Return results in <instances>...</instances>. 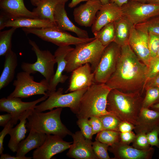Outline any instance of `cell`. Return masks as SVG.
I'll return each instance as SVG.
<instances>
[{
  "mask_svg": "<svg viewBox=\"0 0 159 159\" xmlns=\"http://www.w3.org/2000/svg\"><path fill=\"white\" fill-rule=\"evenodd\" d=\"M148 67L128 44L121 47L115 71L105 83L111 89L142 94L147 81Z\"/></svg>",
  "mask_w": 159,
  "mask_h": 159,
  "instance_id": "cell-1",
  "label": "cell"
},
{
  "mask_svg": "<svg viewBox=\"0 0 159 159\" xmlns=\"http://www.w3.org/2000/svg\"><path fill=\"white\" fill-rule=\"evenodd\" d=\"M143 99L140 93H126L111 89L107 98V111L121 121L135 125L142 108Z\"/></svg>",
  "mask_w": 159,
  "mask_h": 159,
  "instance_id": "cell-2",
  "label": "cell"
},
{
  "mask_svg": "<svg viewBox=\"0 0 159 159\" xmlns=\"http://www.w3.org/2000/svg\"><path fill=\"white\" fill-rule=\"evenodd\" d=\"M111 89L105 83H95L89 87L80 100L76 114L77 118L112 114L106 110L107 97Z\"/></svg>",
  "mask_w": 159,
  "mask_h": 159,
  "instance_id": "cell-3",
  "label": "cell"
},
{
  "mask_svg": "<svg viewBox=\"0 0 159 159\" xmlns=\"http://www.w3.org/2000/svg\"><path fill=\"white\" fill-rule=\"evenodd\" d=\"M34 109L26 124L29 131L32 130L47 135L59 136L62 138L72 133L62 122L60 115L62 107H57L47 112H38Z\"/></svg>",
  "mask_w": 159,
  "mask_h": 159,
  "instance_id": "cell-4",
  "label": "cell"
},
{
  "mask_svg": "<svg viewBox=\"0 0 159 159\" xmlns=\"http://www.w3.org/2000/svg\"><path fill=\"white\" fill-rule=\"evenodd\" d=\"M106 47L96 38L90 42L76 45L66 57L67 64L64 72H71L78 67L89 63L94 72Z\"/></svg>",
  "mask_w": 159,
  "mask_h": 159,
  "instance_id": "cell-5",
  "label": "cell"
},
{
  "mask_svg": "<svg viewBox=\"0 0 159 159\" xmlns=\"http://www.w3.org/2000/svg\"><path fill=\"white\" fill-rule=\"evenodd\" d=\"M87 89L77 90L66 94H63L62 88H59L57 91L47 92L48 97L39 105H36L34 110L41 112L51 110L54 108L67 107L76 114L81 98Z\"/></svg>",
  "mask_w": 159,
  "mask_h": 159,
  "instance_id": "cell-6",
  "label": "cell"
},
{
  "mask_svg": "<svg viewBox=\"0 0 159 159\" xmlns=\"http://www.w3.org/2000/svg\"><path fill=\"white\" fill-rule=\"evenodd\" d=\"M29 42L36 54L37 60L32 63L22 62L21 69L30 74L39 72L49 83L55 73L54 66L56 62L54 55L49 50H41L34 41L29 39Z\"/></svg>",
  "mask_w": 159,
  "mask_h": 159,
  "instance_id": "cell-7",
  "label": "cell"
},
{
  "mask_svg": "<svg viewBox=\"0 0 159 159\" xmlns=\"http://www.w3.org/2000/svg\"><path fill=\"white\" fill-rule=\"evenodd\" d=\"M30 74L24 71L17 73L13 83L14 89L7 97L24 98L37 95H48L47 92L49 90V82L45 79L39 82H35Z\"/></svg>",
  "mask_w": 159,
  "mask_h": 159,
  "instance_id": "cell-8",
  "label": "cell"
},
{
  "mask_svg": "<svg viewBox=\"0 0 159 159\" xmlns=\"http://www.w3.org/2000/svg\"><path fill=\"white\" fill-rule=\"evenodd\" d=\"M26 34H32L43 40L51 42L59 47L75 46L92 41L95 38L83 39L75 37L65 31L59 29L57 26L43 28H22Z\"/></svg>",
  "mask_w": 159,
  "mask_h": 159,
  "instance_id": "cell-9",
  "label": "cell"
},
{
  "mask_svg": "<svg viewBox=\"0 0 159 159\" xmlns=\"http://www.w3.org/2000/svg\"><path fill=\"white\" fill-rule=\"evenodd\" d=\"M121 47L113 42L105 48L94 72V82L105 83L114 72L121 52Z\"/></svg>",
  "mask_w": 159,
  "mask_h": 159,
  "instance_id": "cell-10",
  "label": "cell"
},
{
  "mask_svg": "<svg viewBox=\"0 0 159 159\" xmlns=\"http://www.w3.org/2000/svg\"><path fill=\"white\" fill-rule=\"evenodd\" d=\"M121 8L123 16L135 26L159 15V5L129 0Z\"/></svg>",
  "mask_w": 159,
  "mask_h": 159,
  "instance_id": "cell-11",
  "label": "cell"
},
{
  "mask_svg": "<svg viewBox=\"0 0 159 159\" xmlns=\"http://www.w3.org/2000/svg\"><path fill=\"white\" fill-rule=\"evenodd\" d=\"M48 97V95H44L35 100L30 102H23L21 98L18 97L3 98L0 100V111L10 114L12 115L11 120L15 125L26 110L34 109L37 103L45 100Z\"/></svg>",
  "mask_w": 159,
  "mask_h": 159,
  "instance_id": "cell-12",
  "label": "cell"
},
{
  "mask_svg": "<svg viewBox=\"0 0 159 159\" xmlns=\"http://www.w3.org/2000/svg\"><path fill=\"white\" fill-rule=\"evenodd\" d=\"M128 44L139 59L148 67L151 59L149 47V33L146 30L132 28Z\"/></svg>",
  "mask_w": 159,
  "mask_h": 159,
  "instance_id": "cell-13",
  "label": "cell"
},
{
  "mask_svg": "<svg viewBox=\"0 0 159 159\" xmlns=\"http://www.w3.org/2000/svg\"><path fill=\"white\" fill-rule=\"evenodd\" d=\"M62 138L57 135H47L43 144L33 152V158L49 159L55 155L69 149L72 142L65 141Z\"/></svg>",
  "mask_w": 159,
  "mask_h": 159,
  "instance_id": "cell-14",
  "label": "cell"
},
{
  "mask_svg": "<svg viewBox=\"0 0 159 159\" xmlns=\"http://www.w3.org/2000/svg\"><path fill=\"white\" fill-rule=\"evenodd\" d=\"M72 144L67 154L69 157L76 159H98L93 150L91 140L85 138L80 131L71 135Z\"/></svg>",
  "mask_w": 159,
  "mask_h": 159,
  "instance_id": "cell-15",
  "label": "cell"
},
{
  "mask_svg": "<svg viewBox=\"0 0 159 159\" xmlns=\"http://www.w3.org/2000/svg\"><path fill=\"white\" fill-rule=\"evenodd\" d=\"M108 150L114 155L113 159H151L155 152L152 147L147 150H139L120 141L109 146Z\"/></svg>",
  "mask_w": 159,
  "mask_h": 159,
  "instance_id": "cell-16",
  "label": "cell"
},
{
  "mask_svg": "<svg viewBox=\"0 0 159 159\" xmlns=\"http://www.w3.org/2000/svg\"><path fill=\"white\" fill-rule=\"evenodd\" d=\"M122 16L121 7L115 4L110 2L102 5L91 26L92 32L94 34L98 32L105 26L114 22Z\"/></svg>",
  "mask_w": 159,
  "mask_h": 159,
  "instance_id": "cell-17",
  "label": "cell"
},
{
  "mask_svg": "<svg viewBox=\"0 0 159 159\" xmlns=\"http://www.w3.org/2000/svg\"><path fill=\"white\" fill-rule=\"evenodd\" d=\"M102 5L99 0H89L81 4L74 10L75 21L80 26L91 27Z\"/></svg>",
  "mask_w": 159,
  "mask_h": 159,
  "instance_id": "cell-18",
  "label": "cell"
},
{
  "mask_svg": "<svg viewBox=\"0 0 159 159\" xmlns=\"http://www.w3.org/2000/svg\"><path fill=\"white\" fill-rule=\"evenodd\" d=\"M72 72L69 86L66 92L87 89L95 83V74L89 63L78 67Z\"/></svg>",
  "mask_w": 159,
  "mask_h": 159,
  "instance_id": "cell-19",
  "label": "cell"
},
{
  "mask_svg": "<svg viewBox=\"0 0 159 159\" xmlns=\"http://www.w3.org/2000/svg\"><path fill=\"white\" fill-rule=\"evenodd\" d=\"M73 49L70 46L59 47L55 51L54 55L57 64V67L54 74L49 82V90L47 92L56 90L59 84L64 83L68 78V76L63 74V73L67 64L66 57Z\"/></svg>",
  "mask_w": 159,
  "mask_h": 159,
  "instance_id": "cell-20",
  "label": "cell"
},
{
  "mask_svg": "<svg viewBox=\"0 0 159 159\" xmlns=\"http://www.w3.org/2000/svg\"><path fill=\"white\" fill-rule=\"evenodd\" d=\"M66 3L63 2L58 4L55 8L54 18L57 27L62 31L74 32L79 38H89L86 31L78 27L69 19L65 9Z\"/></svg>",
  "mask_w": 159,
  "mask_h": 159,
  "instance_id": "cell-21",
  "label": "cell"
},
{
  "mask_svg": "<svg viewBox=\"0 0 159 159\" xmlns=\"http://www.w3.org/2000/svg\"><path fill=\"white\" fill-rule=\"evenodd\" d=\"M0 8L10 20L24 17L37 18L32 11L26 7L24 0H0Z\"/></svg>",
  "mask_w": 159,
  "mask_h": 159,
  "instance_id": "cell-22",
  "label": "cell"
},
{
  "mask_svg": "<svg viewBox=\"0 0 159 159\" xmlns=\"http://www.w3.org/2000/svg\"><path fill=\"white\" fill-rule=\"evenodd\" d=\"M159 124V112L148 108L142 107L140 111L134 130L137 134L147 133Z\"/></svg>",
  "mask_w": 159,
  "mask_h": 159,
  "instance_id": "cell-23",
  "label": "cell"
},
{
  "mask_svg": "<svg viewBox=\"0 0 159 159\" xmlns=\"http://www.w3.org/2000/svg\"><path fill=\"white\" fill-rule=\"evenodd\" d=\"M34 109L26 110L20 117L19 123L14 128H12L9 134L10 139L8 144V147L13 152H16L19 143L25 137L27 131L26 128V119Z\"/></svg>",
  "mask_w": 159,
  "mask_h": 159,
  "instance_id": "cell-24",
  "label": "cell"
},
{
  "mask_svg": "<svg viewBox=\"0 0 159 159\" xmlns=\"http://www.w3.org/2000/svg\"><path fill=\"white\" fill-rule=\"evenodd\" d=\"M47 137V134L31 130L27 137L19 144L16 156H24L31 150L42 145Z\"/></svg>",
  "mask_w": 159,
  "mask_h": 159,
  "instance_id": "cell-25",
  "label": "cell"
},
{
  "mask_svg": "<svg viewBox=\"0 0 159 159\" xmlns=\"http://www.w3.org/2000/svg\"><path fill=\"white\" fill-rule=\"evenodd\" d=\"M4 68L0 77V90L8 86L14 79L18 64L17 56L11 50L5 56Z\"/></svg>",
  "mask_w": 159,
  "mask_h": 159,
  "instance_id": "cell-26",
  "label": "cell"
},
{
  "mask_svg": "<svg viewBox=\"0 0 159 159\" xmlns=\"http://www.w3.org/2000/svg\"><path fill=\"white\" fill-rule=\"evenodd\" d=\"M114 24V42L120 47L128 44L131 30L135 25L123 16L115 21Z\"/></svg>",
  "mask_w": 159,
  "mask_h": 159,
  "instance_id": "cell-27",
  "label": "cell"
},
{
  "mask_svg": "<svg viewBox=\"0 0 159 159\" xmlns=\"http://www.w3.org/2000/svg\"><path fill=\"white\" fill-rule=\"evenodd\" d=\"M57 26L56 24L50 21L39 18L22 17L8 21L5 27L43 28Z\"/></svg>",
  "mask_w": 159,
  "mask_h": 159,
  "instance_id": "cell-28",
  "label": "cell"
},
{
  "mask_svg": "<svg viewBox=\"0 0 159 159\" xmlns=\"http://www.w3.org/2000/svg\"><path fill=\"white\" fill-rule=\"evenodd\" d=\"M68 0H41L32 11L37 18L49 20L55 23L54 14L57 5L66 3Z\"/></svg>",
  "mask_w": 159,
  "mask_h": 159,
  "instance_id": "cell-29",
  "label": "cell"
},
{
  "mask_svg": "<svg viewBox=\"0 0 159 159\" xmlns=\"http://www.w3.org/2000/svg\"><path fill=\"white\" fill-rule=\"evenodd\" d=\"M95 38L106 47L114 42L115 32L114 22L110 23L103 27L98 32L93 34Z\"/></svg>",
  "mask_w": 159,
  "mask_h": 159,
  "instance_id": "cell-30",
  "label": "cell"
},
{
  "mask_svg": "<svg viewBox=\"0 0 159 159\" xmlns=\"http://www.w3.org/2000/svg\"><path fill=\"white\" fill-rule=\"evenodd\" d=\"M17 28L11 27L0 32V56H5L11 49L12 35Z\"/></svg>",
  "mask_w": 159,
  "mask_h": 159,
  "instance_id": "cell-31",
  "label": "cell"
},
{
  "mask_svg": "<svg viewBox=\"0 0 159 159\" xmlns=\"http://www.w3.org/2000/svg\"><path fill=\"white\" fill-rule=\"evenodd\" d=\"M95 140L111 146L120 141V132L104 130L97 133Z\"/></svg>",
  "mask_w": 159,
  "mask_h": 159,
  "instance_id": "cell-32",
  "label": "cell"
},
{
  "mask_svg": "<svg viewBox=\"0 0 159 159\" xmlns=\"http://www.w3.org/2000/svg\"><path fill=\"white\" fill-rule=\"evenodd\" d=\"M145 96L143 99L142 107L148 108L159 102V87H151L147 88Z\"/></svg>",
  "mask_w": 159,
  "mask_h": 159,
  "instance_id": "cell-33",
  "label": "cell"
},
{
  "mask_svg": "<svg viewBox=\"0 0 159 159\" xmlns=\"http://www.w3.org/2000/svg\"><path fill=\"white\" fill-rule=\"evenodd\" d=\"M104 130L118 131L119 125L122 121L113 114L102 115L98 116Z\"/></svg>",
  "mask_w": 159,
  "mask_h": 159,
  "instance_id": "cell-34",
  "label": "cell"
},
{
  "mask_svg": "<svg viewBox=\"0 0 159 159\" xmlns=\"http://www.w3.org/2000/svg\"><path fill=\"white\" fill-rule=\"evenodd\" d=\"M135 27L141 28L159 35V16H155L142 23L135 25Z\"/></svg>",
  "mask_w": 159,
  "mask_h": 159,
  "instance_id": "cell-35",
  "label": "cell"
},
{
  "mask_svg": "<svg viewBox=\"0 0 159 159\" xmlns=\"http://www.w3.org/2000/svg\"><path fill=\"white\" fill-rule=\"evenodd\" d=\"M109 146L97 140L92 144L93 150L98 159H112L110 157L107 152Z\"/></svg>",
  "mask_w": 159,
  "mask_h": 159,
  "instance_id": "cell-36",
  "label": "cell"
},
{
  "mask_svg": "<svg viewBox=\"0 0 159 159\" xmlns=\"http://www.w3.org/2000/svg\"><path fill=\"white\" fill-rule=\"evenodd\" d=\"M132 143V146L139 150H147L151 147L148 143L146 133H140L136 134L135 137Z\"/></svg>",
  "mask_w": 159,
  "mask_h": 159,
  "instance_id": "cell-37",
  "label": "cell"
},
{
  "mask_svg": "<svg viewBox=\"0 0 159 159\" xmlns=\"http://www.w3.org/2000/svg\"><path fill=\"white\" fill-rule=\"evenodd\" d=\"M77 123L85 138L92 140L93 136L92 134V129L89 122L88 119L78 118Z\"/></svg>",
  "mask_w": 159,
  "mask_h": 159,
  "instance_id": "cell-38",
  "label": "cell"
},
{
  "mask_svg": "<svg viewBox=\"0 0 159 159\" xmlns=\"http://www.w3.org/2000/svg\"><path fill=\"white\" fill-rule=\"evenodd\" d=\"M149 33V47L151 58L156 57L159 49V35L150 32Z\"/></svg>",
  "mask_w": 159,
  "mask_h": 159,
  "instance_id": "cell-39",
  "label": "cell"
},
{
  "mask_svg": "<svg viewBox=\"0 0 159 159\" xmlns=\"http://www.w3.org/2000/svg\"><path fill=\"white\" fill-rule=\"evenodd\" d=\"M159 72V57H156L151 59L148 67L147 81L153 78Z\"/></svg>",
  "mask_w": 159,
  "mask_h": 159,
  "instance_id": "cell-40",
  "label": "cell"
},
{
  "mask_svg": "<svg viewBox=\"0 0 159 159\" xmlns=\"http://www.w3.org/2000/svg\"><path fill=\"white\" fill-rule=\"evenodd\" d=\"M159 127L158 125L146 133L148 141L150 146L159 148Z\"/></svg>",
  "mask_w": 159,
  "mask_h": 159,
  "instance_id": "cell-41",
  "label": "cell"
},
{
  "mask_svg": "<svg viewBox=\"0 0 159 159\" xmlns=\"http://www.w3.org/2000/svg\"><path fill=\"white\" fill-rule=\"evenodd\" d=\"M89 122L92 127L93 135L104 130L98 116H94L90 117Z\"/></svg>",
  "mask_w": 159,
  "mask_h": 159,
  "instance_id": "cell-42",
  "label": "cell"
},
{
  "mask_svg": "<svg viewBox=\"0 0 159 159\" xmlns=\"http://www.w3.org/2000/svg\"><path fill=\"white\" fill-rule=\"evenodd\" d=\"M14 125L10 120L4 127L3 130L0 133V154L3 153L4 150L3 142L4 137L8 134H9L11 129Z\"/></svg>",
  "mask_w": 159,
  "mask_h": 159,
  "instance_id": "cell-43",
  "label": "cell"
},
{
  "mask_svg": "<svg viewBox=\"0 0 159 159\" xmlns=\"http://www.w3.org/2000/svg\"><path fill=\"white\" fill-rule=\"evenodd\" d=\"M135 136L136 134L132 131L120 132V141L123 144L130 145L132 143Z\"/></svg>",
  "mask_w": 159,
  "mask_h": 159,
  "instance_id": "cell-44",
  "label": "cell"
},
{
  "mask_svg": "<svg viewBox=\"0 0 159 159\" xmlns=\"http://www.w3.org/2000/svg\"><path fill=\"white\" fill-rule=\"evenodd\" d=\"M135 125L126 121H122L118 127V131L120 132H126L132 131L134 129Z\"/></svg>",
  "mask_w": 159,
  "mask_h": 159,
  "instance_id": "cell-45",
  "label": "cell"
},
{
  "mask_svg": "<svg viewBox=\"0 0 159 159\" xmlns=\"http://www.w3.org/2000/svg\"><path fill=\"white\" fill-rule=\"evenodd\" d=\"M151 87H159V72L153 78L147 81L145 86V89Z\"/></svg>",
  "mask_w": 159,
  "mask_h": 159,
  "instance_id": "cell-46",
  "label": "cell"
},
{
  "mask_svg": "<svg viewBox=\"0 0 159 159\" xmlns=\"http://www.w3.org/2000/svg\"><path fill=\"white\" fill-rule=\"evenodd\" d=\"M12 118L11 115L8 113L0 115V125L4 127Z\"/></svg>",
  "mask_w": 159,
  "mask_h": 159,
  "instance_id": "cell-47",
  "label": "cell"
},
{
  "mask_svg": "<svg viewBox=\"0 0 159 159\" xmlns=\"http://www.w3.org/2000/svg\"><path fill=\"white\" fill-rule=\"evenodd\" d=\"M10 20L8 17L4 13L0 11V30H1L5 27L7 22Z\"/></svg>",
  "mask_w": 159,
  "mask_h": 159,
  "instance_id": "cell-48",
  "label": "cell"
},
{
  "mask_svg": "<svg viewBox=\"0 0 159 159\" xmlns=\"http://www.w3.org/2000/svg\"><path fill=\"white\" fill-rule=\"evenodd\" d=\"M32 157L24 156H12L8 154L3 153L1 155L0 159H31Z\"/></svg>",
  "mask_w": 159,
  "mask_h": 159,
  "instance_id": "cell-49",
  "label": "cell"
},
{
  "mask_svg": "<svg viewBox=\"0 0 159 159\" xmlns=\"http://www.w3.org/2000/svg\"><path fill=\"white\" fill-rule=\"evenodd\" d=\"M89 0H72L68 4V6L70 8H73L82 2L87 1Z\"/></svg>",
  "mask_w": 159,
  "mask_h": 159,
  "instance_id": "cell-50",
  "label": "cell"
},
{
  "mask_svg": "<svg viewBox=\"0 0 159 159\" xmlns=\"http://www.w3.org/2000/svg\"><path fill=\"white\" fill-rule=\"evenodd\" d=\"M129 0H111L110 2L115 4L120 7H121L127 3Z\"/></svg>",
  "mask_w": 159,
  "mask_h": 159,
  "instance_id": "cell-51",
  "label": "cell"
},
{
  "mask_svg": "<svg viewBox=\"0 0 159 159\" xmlns=\"http://www.w3.org/2000/svg\"><path fill=\"white\" fill-rule=\"evenodd\" d=\"M150 108L151 109L159 112V102L153 105Z\"/></svg>",
  "mask_w": 159,
  "mask_h": 159,
  "instance_id": "cell-52",
  "label": "cell"
},
{
  "mask_svg": "<svg viewBox=\"0 0 159 159\" xmlns=\"http://www.w3.org/2000/svg\"><path fill=\"white\" fill-rule=\"evenodd\" d=\"M145 3L159 5V0H147Z\"/></svg>",
  "mask_w": 159,
  "mask_h": 159,
  "instance_id": "cell-53",
  "label": "cell"
},
{
  "mask_svg": "<svg viewBox=\"0 0 159 159\" xmlns=\"http://www.w3.org/2000/svg\"><path fill=\"white\" fill-rule=\"evenodd\" d=\"M41 0H30L32 4L34 6H36L38 3Z\"/></svg>",
  "mask_w": 159,
  "mask_h": 159,
  "instance_id": "cell-54",
  "label": "cell"
},
{
  "mask_svg": "<svg viewBox=\"0 0 159 159\" xmlns=\"http://www.w3.org/2000/svg\"><path fill=\"white\" fill-rule=\"evenodd\" d=\"M102 5H104L110 2L111 0H99Z\"/></svg>",
  "mask_w": 159,
  "mask_h": 159,
  "instance_id": "cell-55",
  "label": "cell"
},
{
  "mask_svg": "<svg viewBox=\"0 0 159 159\" xmlns=\"http://www.w3.org/2000/svg\"><path fill=\"white\" fill-rule=\"evenodd\" d=\"M133 1H134L139 2L143 3H145L147 0H132Z\"/></svg>",
  "mask_w": 159,
  "mask_h": 159,
  "instance_id": "cell-56",
  "label": "cell"
},
{
  "mask_svg": "<svg viewBox=\"0 0 159 159\" xmlns=\"http://www.w3.org/2000/svg\"><path fill=\"white\" fill-rule=\"evenodd\" d=\"M156 57H159V50H158V53H157V56Z\"/></svg>",
  "mask_w": 159,
  "mask_h": 159,
  "instance_id": "cell-57",
  "label": "cell"
},
{
  "mask_svg": "<svg viewBox=\"0 0 159 159\" xmlns=\"http://www.w3.org/2000/svg\"><path fill=\"white\" fill-rule=\"evenodd\" d=\"M158 127H159V125H158Z\"/></svg>",
  "mask_w": 159,
  "mask_h": 159,
  "instance_id": "cell-58",
  "label": "cell"
},
{
  "mask_svg": "<svg viewBox=\"0 0 159 159\" xmlns=\"http://www.w3.org/2000/svg\"><path fill=\"white\" fill-rule=\"evenodd\" d=\"M158 158H159V157H158Z\"/></svg>",
  "mask_w": 159,
  "mask_h": 159,
  "instance_id": "cell-59",
  "label": "cell"
},
{
  "mask_svg": "<svg viewBox=\"0 0 159 159\" xmlns=\"http://www.w3.org/2000/svg\"></svg>",
  "mask_w": 159,
  "mask_h": 159,
  "instance_id": "cell-60",
  "label": "cell"
},
{
  "mask_svg": "<svg viewBox=\"0 0 159 159\" xmlns=\"http://www.w3.org/2000/svg\"></svg>",
  "mask_w": 159,
  "mask_h": 159,
  "instance_id": "cell-61",
  "label": "cell"
}]
</instances>
